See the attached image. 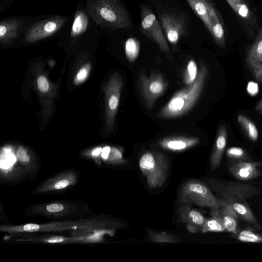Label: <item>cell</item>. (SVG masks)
<instances>
[{"label":"cell","instance_id":"obj_21","mask_svg":"<svg viewBox=\"0 0 262 262\" xmlns=\"http://www.w3.org/2000/svg\"><path fill=\"white\" fill-rule=\"evenodd\" d=\"M232 204L238 218L251 225L253 228L262 230V226L256 219L247 201L234 202Z\"/></svg>","mask_w":262,"mask_h":262},{"label":"cell","instance_id":"obj_27","mask_svg":"<svg viewBox=\"0 0 262 262\" xmlns=\"http://www.w3.org/2000/svg\"><path fill=\"white\" fill-rule=\"evenodd\" d=\"M140 50V45L134 38L127 39L125 45V52L128 60L133 62L138 57Z\"/></svg>","mask_w":262,"mask_h":262},{"label":"cell","instance_id":"obj_37","mask_svg":"<svg viewBox=\"0 0 262 262\" xmlns=\"http://www.w3.org/2000/svg\"><path fill=\"white\" fill-rule=\"evenodd\" d=\"M111 147L108 146H106L102 149V157L106 160L108 159L110 151H111Z\"/></svg>","mask_w":262,"mask_h":262},{"label":"cell","instance_id":"obj_28","mask_svg":"<svg viewBox=\"0 0 262 262\" xmlns=\"http://www.w3.org/2000/svg\"><path fill=\"white\" fill-rule=\"evenodd\" d=\"M226 155L230 162L251 160L248 153L239 147H231L226 150Z\"/></svg>","mask_w":262,"mask_h":262},{"label":"cell","instance_id":"obj_1","mask_svg":"<svg viewBox=\"0 0 262 262\" xmlns=\"http://www.w3.org/2000/svg\"><path fill=\"white\" fill-rule=\"evenodd\" d=\"M123 225L122 222L115 219L97 217L77 221H66L42 224L30 223L16 226L1 225L0 230L9 234L61 232L71 230L107 232L120 228Z\"/></svg>","mask_w":262,"mask_h":262},{"label":"cell","instance_id":"obj_11","mask_svg":"<svg viewBox=\"0 0 262 262\" xmlns=\"http://www.w3.org/2000/svg\"><path fill=\"white\" fill-rule=\"evenodd\" d=\"M79 205L63 201H53L32 206L29 213L34 215L48 217L60 218L67 217L79 212Z\"/></svg>","mask_w":262,"mask_h":262},{"label":"cell","instance_id":"obj_25","mask_svg":"<svg viewBox=\"0 0 262 262\" xmlns=\"http://www.w3.org/2000/svg\"><path fill=\"white\" fill-rule=\"evenodd\" d=\"M258 230L253 227L239 229L234 236L238 240L244 242L262 243V233H258Z\"/></svg>","mask_w":262,"mask_h":262},{"label":"cell","instance_id":"obj_32","mask_svg":"<svg viewBox=\"0 0 262 262\" xmlns=\"http://www.w3.org/2000/svg\"><path fill=\"white\" fill-rule=\"evenodd\" d=\"M233 9L241 17L247 19L250 16V11L246 4L241 0H226Z\"/></svg>","mask_w":262,"mask_h":262},{"label":"cell","instance_id":"obj_30","mask_svg":"<svg viewBox=\"0 0 262 262\" xmlns=\"http://www.w3.org/2000/svg\"><path fill=\"white\" fill-rule=\"evenodd\" d=\"M198 73V68L195 62L193 60H190L184 73V83L187 85L192 84L196 78Z\"/></svg>","mask_w":262,"mask_h":262},{"label":"cell","instance_id":"obj_18","mask_svg":"<svg viewBox=\"0 0 262 262\" xmlns=\"http://www.w3.org/2000/svg\"><path fill=\"white\" fill-rule=\"evenodd\" d=\"M227 132L226 127L221 125L217 132L215 144L210 158V167L212 171L220 166L226 147Z\"/></svg>","mask_w":262,"mask_h":262},{"label":"cell","instance_id":"obj_5","mask_svg":"<svg viewBox=\"0 0 262 262\" xmlns=\"http://www.w3.org/2000/svg\"><path fill=\"white\" fill-rule=\"evenodd\" d=\"M180 202L192 204L212 210L219 209L225 203L215 195L205 182L196 179L185 181L179 190Z\"/></svg>","mask_w":262,"mask_h":262},{"label":"cell","instance_id":"obj_19","mask_svg":"<svg viewBox=\"0 0 262 262\" xmlns=\"http://www.w3.org/2000/svg\"><path fill=\"white\" fill-rule=\"evenodd\" d=\"M22 26L21 21L16 18L2 20L0 22V41L8 43L15 38Z\"/></svg>","mask_w":262,"mask_h":262},{"label":"cell","instance_id":"obj_10","mask_svg":"<svg viewBox=\"0 0 262 262\" xmlns=\"http://www.w3.org/2000/svg\"><path fill=\"white\" fill-rule=\"evenodd\" d=\"M139 84L143 99L148 109H151L155 101L162 96L166 90L167 83L162 75L154 72L149 76L141 74Z\"/></svg>","mask_w":262,"mask_h":262},{"label":"cell","instance_id":"obj_31","mask_svg":"<svg viewBox=\"0 0 262 262\" xmlns=\"http://www.w3.org/2000/svg\"><path fill=\"white\" fill-rule=\"evenodd\" d=\"M247 62L254 77L262 84V63L249 55L247 56Z\"/></svg>","mask_w":262,"mask_h":262},{"label":"cell","instance_id":"obj_8","mask_svg":"<svg viewBox=\"0 0 262 262\" xmlns=\"http://www.w3.org/2000/svg\"><path fill=\"white\" fill-rule=\"evenodd\" d=\"M140 30L142 33L155 41L170 59V48L160 22L152 10L146 6L140 5Z\"/></svg>","mask_w":262,"mask_h":262},{"label":"cell","instance_id":"obj_16","mask_svg":"<svg viewBox=\"0 0 262 262\" xmlns=\"http://www.w3.org/2000/svg\"><path fill=\"white\" fill-rule=\"evenodd\" d=\"M177 208L179 220L185 226L189 232L193 233L201 232L206 218L198 210L190 207L189 204L180 202Z\"/></svg>","mask_w":262,"mask_h":262},{"label":"cell","instance_id":"obj_3","mask_svg":"<svg viewBox=\"0 0 262 262\" xmlns=\"http://www.w3.org/2000/svg\"><path fill=\"white\" fill-rule=\"evenodd\" d=\"M87 10L92 19L102 27L113 30L131 26L127 12L118 0H86Z\"/></svg>","mask_w":262,"mask_h":262},{"label":"cell","instance_id":"obj_14","mask_svg":"<svg viewBox=\"0 0 262 262\" xmlns=\"http://www.w3.org/2000/svg\"><path fill=\"white\" fill-rule=\"evenodd\" d=\"M78 178V174L74 170H65L44 181L32 194L58 191L69 188L76 184Z\"/></svg>","mask_w":262,"mask_h":262},{"label":"cell","instance_id":"obj_15","mask_svg":"<svg viewBox=\"0 0 262 262\" xmlns=\"http://www.w3.org/2000/svg\"><path fill=\"white\" fill-rule=\"evenodd\" d=\"M262 162L251 160L230 162L228 170L236 179L247 181L254 180L262 174Z\"/></svg>","mask_w":262,"mask_h":262},{"label":"cell","instance_id":"obj_9","mask_svg":"<svg viewBox=\"0 0 262 262\" xmlns=\"http://www.w3.org/2000/svg\"><path fill=\"white\" fill-rule=\"evenodd\" d=\"M122 86L123 79L118 72L112 75L105 86L106 125L108 131L113 128Z\"/></svg>","mask_w":262,"mask_h":262},{"label":"cell","instance_id":"obj_33","mask_svg":"<svg viewBox=\"0 0 262 262\" xmlns=\"http://www.w3.org/2000/svg\"><path fill=\"white\" fill-rule=\"evenodd\" d=\"M248 55L262 63V32L251 48Z\"/></svg>","mask_w":262,"mask_h":262},{"label":"cell","instance_id":"obj_17","mask_svg":"<svg viewBox=\"0 0 262 262\" xmlns=\"http://www.w3.org/2000/svg\"><path fill=\"white\" fill-rule=\"evenodd\" d=\"M199 141V139L196 137L171 136L160 140L159 145L167 150L182 151L195 146Z\"/></svg>","mask_w":262,"mask_h":262},{"label":"cell","instance_id":"obj_23","mask_svg":"<svg viewBox=\"0 0 262 262\" xmlns=\"http://www.w3.org/2000/svg\"><path fill=\"white\" fill-rule=\"evenodd\" d=\"M88 25V18L86 13L82 10L76 11L71 29L72 37H75L83 34Z\"/></svg>","mask_w":262,"mask_h":262},{"label":"cell","instance_id":"obj_7","mask_svg":"<svg viewBox=\"0 0 262 262\" xmlns=\"http://www.w3.org/2000/svg\"><path fill=\"white\" fill-rule=\"evenodd\" d=\"M195 14L203 21L216 43L225 45L224 26L221 17L209 0H186Z\"/></svg>","mask_w":262,"mask_h":262},{"label":"cell","instance_id":"obj_4","mask_svg":"<svg viewBox=\"0 0 262 262\" xmlns=\"http://www.w3.org/2000/svg\"><path fill=\"white\" fill-rule=\"evenodd\" d=\"M211 189L225 203L247 201L259 195L262 189L258 186L238 182L211 178L205 179Z\"/></svg>","mask_w":262,"mask_h":262},{"label":"cell","instance_id":"obj_13","mask_svg":"<svg viewBox=\"0 0 262 262\" xmlns=\"http://www.w3.org/2000/svg\"><path fill=\"white\" fill-rule=\"evenodd\" d=\"M165 35L172 45H176L185 30L184 21L172 12L161 11L158 14Z\"/></svg>","mask_w":262,"mask_h":262},{"label":"cell","instance_id":"obj_12","mask_svg":"<svg viewBox=\"0 0 262 262\" xmlns=\"http://www.w3.org/2000/svg\"><path fill=\"white\" fill-rule=\"evenodd\" d=\"M67 20L65 16L57 15L38 21L28 30L25 40L33 42L49 37L60 29Z\"/></svg>","mask_w":262,"mask_h":262},{"label":"cell","instance_id":"obj_20","mask_svg":"<svg viewBox=\"0 0 262 262\" xmlns=\"http://www.w3.org/2000/svg\"><path fill=\"white\" fill-rule=\"evenodd\" d=\"M225 226L226 231L236 235L239 230L238 216L232 203H225L219 209Z\"/></svg>","mask_w":262,"mask_h":262},{"label":"cell","instance_id":"obj_38","mask_svg":"<svg viewBox=\"0 0 262 262\" xmlns=\"http://www.w3.org/2000/svg\"><path fill=\"white\" fill-rule=\"evenodd\" d=\"M102 151V148L100 147H97L93 149L92 155L93 156H98Z\"/></svg>","mask_w":262,"mask_h":262},{"label":"cell","instance_id":"obj_2","mask_svg":"<svg viewBox=\"0 0 262 262\" xmlns=\"http://www.w3.org/2000/svg\"><path fill=\"white\" fill-rule=\"evenodd\" d=\"M207 74V67L201 63L194 81L176 93L159 111L158 117L162 119L175 118L189 112L200 96Z\"/></svg>","mask_w":262,"mask_h":262},{"label":"cell","instance_id":"obj_36","mask_svg":"<svg viewBox=\"0 0 262 262\" xmlns=\"http://www.w3.org/2000/svg\"><path fill=\"white\" fill-rule=\"evenodd\" d=\"M88 71L89 70L87 66L81 68L77 74L75 81L77 83H79L84 80L88 76Z\"/></svg>","mask_w":262,"mask_h":262},{"label":"cell","instance_id":"obj_29","mask_svg":"<svg viewBox=\"0 0 262 262\" xmlns=\"http://www.w3.org/2000/svg\"><path fill=\"white\" fill-rule=\"evenodd\" d=\"M16 155L17 160L23 165V167L25 168L27 171L32 170L33 168H36L33 166L31 158L28 150L25 147L19 146L16 150Z\"/></svg>","mask_w":262,"mask_h":262},{"label":"cell","instance_id":"obj_22","mask_svg":"<svg viewBox=\"0 0 262 262\" xmlns=\"http://www.w3.org/2000/svg\"><path fill=\"white\" fill-rule=\"evenodd\" d=\"M226 231L224 221L219 209L212 210L211 216L206 218L201 232H221Z\"/></svg>","mask_w":262,"mask_h":262},{"label":"cell","instance_id":"obj_39","mask_svg":"<svg viewBox=\"0 0 262 262\" xmlns=\"http://www.w3.org/2000/svg\"><path fill=\"white\" fill-rule=\"evenodd\" d=\"M256 110L260 113H262V99L257 104L256 106Z\"/></svg>","mask_w":262,"mask_h":262},{"label":"cell","instance_id":"obj_6","mask_svg":"<svg viewBox=\"0 0 262 262\" xmlns=\"http://www.w3.org/2000/svg\"><path fill=\"white\" fill-rule=\"evenodd\" d=\"M139 165L150 188L157 189L163 185L168 172V161L163 153L156 151L144 152L139 159Z\"/></svg>","mask_w":262,"mask_h":262},{"label":"cell","instance_id":"obj_24","mask_svg":"<svg viewBox=\"0 0 262 262\" xmlns=\"http://www.w3.org/2000/svg\"><path fill=\"white\" fill-rule=\"evenodd\" d=\"M237 119L246 136L252 141H257L258 138V131L255 124L243 114H239Z\"/></svg>","mask_w":262,"mask_h":262},{"label":"cell","instance_id":"obj_35","mask_svg":"<svg viewBox=\"0 0 262 262\" xmlns=\"http://www.w3.org/2000/svg\"><path fill=\"white\" fill-rule=\"evenodd\" d=\"M247 91L251 96L256 95L259 92L258 84L254 81H249L247 86Z\"/></svg>","mask_w":262,"mask_h":262},{"label":"cell","instance_id":"obj_34","mask_svg":"<svg viewBox=\"0 0 262 262\" xmlns=\"http://www.w3.org/2000/svg\"><path fill=\"white\" fill-rule=\"evenodd\" d=\"M37 85L39 90L42 92H46L49 90V82L45 76H40L38 78Z\"/></svg>","mask_w":262,"mask_h":262},{"label":"cell","instance_id":"obj_26","mask_svg":"<svg viewBox=\"0 0 262 262\" xmlns=\"http://www.w3.org/2000/svg\"><path fill=\"white\" fill-rule=\"evenodd\" d=\"M146 230L149 239L152 242L178 243L181 242L177 236L166 232L155 231L150 229H147Z\"/></svg>","mask_w":262,"mask_h":262}]
</instances>
